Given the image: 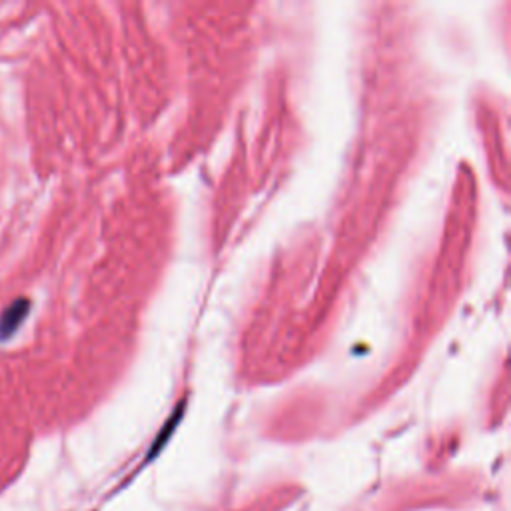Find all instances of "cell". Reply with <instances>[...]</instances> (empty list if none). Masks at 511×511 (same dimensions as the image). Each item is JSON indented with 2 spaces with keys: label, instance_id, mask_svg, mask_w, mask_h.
Instances as JSON below:
<instances>
[{
  "label": "cell",
  "instance_id": "6da1fadb",
  "mask_svg": "<svg viewBox=\"0 0 511 511\" xmlns=\"http://www.w3.org/2000/svg\"><path fill=\"white\" fill-rule=\"evenodd\" d=\"M28 312H30V300H26V297L14 300L11 306L0 314V340L12 338L26 320Z\"/></svg>",
  "mask_w": 511,
  "mask_h": 511
}]
</instances>
